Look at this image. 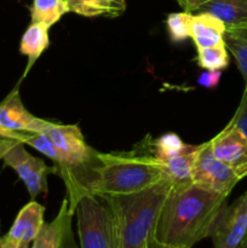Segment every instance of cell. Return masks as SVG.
Segmentation results:
<instances>
[{
  "label": "cell",
  "mask_w": 247,
  "mask_h": 248,
  "mask_svg": "<svg viewBox=\"0 0 247 248\" xmlns=\"http://www.w3.org/2000/svg\"><path fill=\"white\" fill-rule=\"evenodd\" d=\"M162 178V162L140 142L132 152H97L91 162L63 181L73 212L77 201L85 194L99 198L124 195L149 188Z\"/></svg>",
  "instance_id": "cell-1"
},
{
  "label": "cell",
  "mask_w": 247,
  "mask_h": 248,
  "mask_svg": "<svg viewBox=\"0 0 247 248\" xmlns=\"http://www.w3.org/2000/svg\"><path fill=\"white\" fill-rule=\"evenodd\" d=\"M227 200L194 183L173 188L160 212L155 240L174 247L195 246L210 237Z\"/></svg>",
  "instance_id": "cell-2"
},
{
  "label": "cell",
  "mask_w": 247,
  "mask_h": 248,
  "mask_svg": "<svg viewBox=\"0 0 247 248\" xmlns=\"http://www.w3.org/2000/svg\"><path fill=\"white\" fill-rule=\"evenodd\" d=\"M173 186L162 178L154 186L124 195L102 198L110 212L115 248H148Z\"/></svg>",
  "instance_id": "cell-3"
},
{
  "label": "cell",
  "mask_w": 247,
  "mask_h": 248,
  "mask_svg": "<svg viewBox=\"0 0 247 248\" xmlns=\"http://www.w3.org/2000/svg\"><path fill=\"white\" fill-rule=\"evenodd\" d=\"M80 248H115L109 208L99 196L85 194L73 207Z\"/></svg>",
  "instance_id": "cell-4"
},
{
  "label": "cell",
  "mask_w": 247,
  "mask_h": 248,
  "mask_svg": "<svg viewBox=\"0 0 247 248\" xmlns=\"http://www.w3.org/2000/svg\"><path fill=\"white\" fill-rule=\"evenodd\" d=\"M43 133L50 140L57 152L60 161L56 165V174L62 179L86 166L93 160L97 153V150L87 144L77 125L47 121Z\"/></svg>",
  "instance_id": "cell-5"
},
{
  "label": "cell",
  "mask_w": 247,
  "mask_h": 248,
  "mask_svg": "<svg viewBox=\"0 0 247 248\" xmlns=\"http://www.w3.org/2000/svg\"><path fill=\"white\" fill-rule=\"evenodd\" d=\"M191 181L194 184L228 198L241 179L228 165L213 155L208 140L198 147Z\"/></svg>",
  "instance_id": "cell-6"
},
{
  "label": "cell",
  "mask_w": 247,
  "mask_h": 248,
  "mask_svg": "<svg viewBox=\"0 0 247 248\" xmlns=\"http://www.w3.org/2000/svg\"><path fill=\"white\" fill-rule=\"evenodd\" d=\"M5 166L11 167L26 186L31 200L40 194H47L48 174L56 173V166H47L39 157L29 154L23 143L17 140L1 160Z\"/></svg>",
  "instance_id": "cell-7"
},
{
  "label": "cell",
  "mask_w": 247,
  "mask_h": 248,
  "mask_svg": "<svg viewBox=\"0 0 247 248\" xmlns=\"http://www.w3.org/2000/svg\"><path fill=\"white\" fill-rule=\"evenodd\" d=\"M247 232V190L222 210L211 232L213 248H237Z\"/></svg>",
  "instance_id": "cell-8"
},
{
  "label": "cell",
  "mask_w": 247,
  "mask_h": 248,
  "mask_svg": "<svg viewBox=\"0 0 247 248\" xmlns=\"http://www.w3.org/2000/svg\"><path fill=\"white\" fill-rule=\"evenodd\" d=\"M47 121L27 110L19 96V82L0 102V137L10 138L15 132H43Z\"/></svg>",
  "instance_id": "cell-9"
},
{
  "label": "cell",
  "mask_w": 247,
  "mask_h": 248,
  "mask_svg": "<svg viewBox=\"0 0 247 248\" xmlns=\"http://www.w3.org/2000/svg\"><path fill=\"white\" fill-rule=\"evenodd\" d=\"M213 155L230 167L240 179L247 177V138L228 124L210 140Z\"/></svg>",
  "instance_id": "cell-10"
},
{
  "label": "cell",
  "mask_w": 247,
  "mask_h": 248,
  "mask_svg": "<svg viewBox=\"0 0 247 248\" xmlns=\"http://www.w3.org/2000/svg\"><path fill=\"white\" fill-rule=\"evenodd\" d=\"M73 216L68 198L63 199L57 216L43 228L29 248H77L73 232Z\"/></svg>",
  "instance_id": "cell-11"
},
{
  "label": "cell",
  "mask_w": 247,
  "mask_h": 248,
  "mask_svg": "<svg viewBox=\"0 0 247 248\" xmlns=\"http://www.w3.org/2000/svg\"><path fill=\"white\" fill-rule=\"evenodd\" d=\"M44 213L45 207L35 200H31L19 211L7 236L17 244L31 245L45 223Z\"/></svg>",
  "instance_id": "cell-12"
},
{
  "label": "cell",
  "mask_w": 247,
  "mask_h": 248,
  "mask_svg": "<svg viewBox=\"0 0 247 248\" xmlns=\"http://www.w3.org/2000/svg\"><path fill=\"white\" fill-rule=\"evenodd\" d=\"M225 26L220 19L207 12H200L191 16L190 38L196 48L213 47L224 45Z\"/></svg>",
  "instance_id": "cell-13"
},
{
  "label": "cell",
  "mask_w": 247,
  "mask_h": 248,
  "mask_svg": "<svg viewBox=\"0 0 247 248\" xmlns=\"http://www.w3.org/2000/svg\"><path fill=\"white\" fill-rule=\"evenodd\" d=\"M198 11L217 17L227 29L247 27V0H211Z\"/></svg>",
  "instance_id": "cell-14"
},
{
  "label": "cell",
  "mask_w": 247,
  "mask_h": 248,
  "mask_svg": "<svg viewBox=\"0 0 247 248\" xmlns=\"http://www.w3.org/2000/svg\"><path fill=\"white\" fill-rule=\"evenodd\" d=\"M48 29L50 27L47 24L41 23V22H31L22 35L21 43H19V52L27 56V60H28L22 79L27 77L34 63L48 47V44H50Z\"/></svg>",
  "instance_id": "cell-15"
},
{
  "label": "cell",
  "mask_w": 247,
  "mask_h": 248,
  "mask_svg": "<svg viewBox=\"0 0 247 248\" xmlns=\"http://www.w3.org/2000/svg\"><path fill=\"white\" fill-rule=\"evenodd\" d=\"M198 147L199 145H188L184 152L161 161L164 166V178L167 179L173 188L193 183L191 173Z\"/></svg>",
  "instance_id": "cell-16"
},
{
  "label": "cell",
  "mask_w": 247,
  "mask_h": 248,
  "mask_svg": "<svg viewBox=\"0 0 247 248\" xmlns=\"http://www.w3.org/2000/svg\"><path fill=\"white\" fill-rule=\"evenodd\" d=\"M69 12L85 17H118L126 10V2L115 0H65Z\"/></svg>",
  "instance_id": "cell-17"
},
{
  "label": "cell",
  "mask_w": 247,
  "mask_h": 248,
  "mask_svg": "<svg viewBox=\"0 0 247 248\" xmlns=\"http://www.w3.org/2000/svg\"><path fill=\"white\" fill-rule=\"evenodd\" d=\"M223 39L225 47L234 57L237 69L244 78L245 87H247V27L225 29Z\"/></svg>",
  "instance_id": "cell-18"
},
{
  "label": "cell",
  "mask_w": 247,
  "mask_h": 248,
  "mask_svg": "<svg viewBox=\"0 0 247 248\" xmlns=\"http://www.w3.org/2000/svg\"><path fill=\"white\" fill-rule=\"evenodd\" d=\"M29 11L31 22H41L51 27L69 12V9L65 0H33Z\"/></svg>",
  "instance_id": "cell-19"
},
{
  "label": "cell",
  "mask_w": 247,
  "mask_h": 248,
  "mask_svg": "<svg viewBox=\"0 0 247 248\" xmlns=\"http://www.w3.org/2000/svg\"><path fill=\"white\" fill-rule=\"evenodd\" d=\"M196 63L205 70H223L229 65V53L224 45L198 48Z\"/></svg>",
  "instance_id": "cell-20"
},
{
  "label": "cell",
  "mask_w": 247,
  "mask_h": 248,
  "mask_svg": "<svg viewBox=\"0 0 247 248\" xmlns=\"http://www.w3.org/2000/svg\"><path fill=\"white\" fill-rule=\"evenodd\" d=\"M10 138L18 140L23 144L31 145V148H34L39 153L46 155L53 162H56V165L60 161V157H58L55 147L43 132H15L10 136Z\"/></svg>",
  "instance_id": "cell-21"
},
{
  "label": "cell",
  "mask_w": 247,
  "mask_h": 248,
  "mask_svg": "<svg viewBox=\"0 0 247 248\" xmlns=\"http://www.w3.org/2000/svg\"><path fill=\"white\" fill-rule=\"evenodd\" d=\"M193 15L190 12H177L167 16V31L171 41L182 43L190 38V22Z\"/></svg>",
  "instance_id": "cell-22"
},
{
  "label": "cell",
  "mask_w": 247,
  "mask_h": 248,
  "mask_svg": "<svg viewBox=\"0 0 247 248\" xmlns=\"http://www.w3.org/2000/svg\"><path fill=\"white\" fill-rule=\"evenodd\" d=\"M229 124L235 126L247 138V87H245L239 107H237L236 111H235L234 116L229 121Z\"/></svg>",
  "instance_id": "cell-23"
},
{
  "label": "cell",
  "mask_w": 247,
  "mask_h": 248,
  "mask_svg": "<svg viewBox=\"0 0 247 248\" xmlns=\"http://www.w3.org/2000/svg\"><path fill=\"white\" fill-rule=\"evenodd\" d=\"M220 78H222V70H206L200 74L198 84L202 87L212 89L219 84Z\"/></svg>",
  "instance_id": "cell-24"
},
{
  "label": "cell",
  "mask_w": 247,
  "mask_h": 248,
  "mask_svg": "<svg viewBox=\"0 0 247 248\" xmlns=\"http://www.w3.org/2000/svg\"><path fill=\"white\" fill-rule=\"evenodd\" d=\"M176 1L178 2L184 12H190L191 14L194 11H198L202 5L211 1V0H176Z\"/></svg>",
  "instance_id": "cell-25"
},
{
  "label": "cell",
  "mask_w": 247,
  "mask_h": 248,
  "mask_svg": "<svg viewBox=\"0 0 247 248\" xmlns=\"http://www.w3.org/2000/svg\"><path fill=\"white\" fill-rule=\"evenodd\" d=\"M17 140H10V138H5V137H0V161L2 160L4 155L11 149L12 147L15 145Z\"/></svg>",
  "instance_id": "cell-26"
},
{
  "label": "cell",
  "mask_w": 247,
  "mask_h": 248,
  "mask_svg": "<svg viewBox=\"0 0 247 248\" xmlns=\"http://www.w3.org/2000/svg\"><path fill=\"white\" fill-rule=\"evenodd\" d=\"M18 246L19 244L10 239L7 234L4 236H0V248H18Z\"/></svg>",
  "instance_id": "cell-27"
},
{
  "label": "cell",
  "mask_w": 247,
  "mask_h": 248,
  "mask_svg": "<svg viewBox=\"0 0 247 248\" xmlns=\"http://www.w3.org/2000/svg\"><path fill=\"white\" fill-rule=\"evenodd\" d=\"M148 248H181V247H174V246H170V245L161 244V242L156 241V240L154 239L152 242H150Z\"/></svg>",
  "instance_id": "cell-28"
},
{
  "label": "cell",
  "mask_w": 247,
  "mask_h": 248,
  "mask_svg": "<svg viewBox=\"0 0 247 248\" xmlns=\"http://www.w3.org/2000/svg\"><path fill=\"white\" fill-rule=\"evenodd\" d=\"M237 248H247V232H246V235H245L244 240H242L241 244H240V246Z\"/></svg>",
  "instance_id": "cell-29"
},
{
  "label": "cell",
  "mask_w": 247,
  "mask_h": 248,
  "mask_svg": "<svg viewBox=\"0 0 247 248\" xmlns=\"http://www.w3.org/2000/svg\"><path fill=\"white\" fill-rule=\"evenodd\" d=\"M29 246H31V245L28 244H19L18 248H29Z\"/></svg>",
  "instance_id": "cell-30"
}]
</instances>
